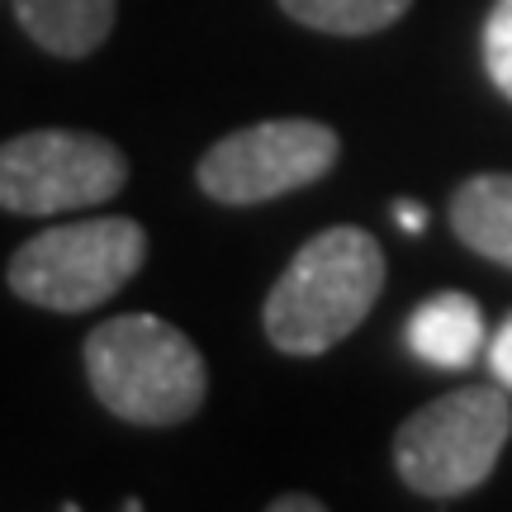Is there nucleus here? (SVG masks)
<instances>
[{"label":"nucleus","instance_id":"nucleus-8","mask_svg":"<svg viewBox=\"0 0 512 512\" xmlns=\"http://www.w3.org/2000/svg\"><path fill=\"white\" fill-rule=\"evenodd\" d=\"M119 0H15L19 29L53 57L95 53L114 29Z\"/></svg>","mask_w":512,"mask_h":512},{"label":"nucleus","instance_id":"nucleus-14","mask_svg":"<svg viewBox=\"0 0 512 512\" xmlns=\"http://www.w3.org/2000/svg\"><path fill=\"white\" fill-rule=\"evenodd\" d=\"M271 512H323V498H304V494H285L275 498Z\"/></svg>","mask_w":512,"mask_h":512},{"label":"nucleus","instance_id":"nucleus-13","mask_svg":"<svg viewBox=\"0 0 512 512\" xmlns=\"http://www.w3.org/2000/svg\"><path fill=\"white\" fill-rule=\"evenodd\" d=\"M394 219H399L403 233H422V228H427V214H422V204H394Z\"/></svg>","mask_w":512,"mask_h":512},{"label":"nucleus","instance_id":"nucleus-4","mask_svg":"<svg viewBox=\"0 0 512 512\" xmlns=\"http://www.w3.org/2000/svg\"><path fill=\"white\" fill-rule=\"evenodd\" d=\"M147 256V233L133 219H81L38 233L10 256V290L53 313H86L119 294Z\"/></svg>","mask_w":512,"mask_h":512},{"label":"nucleus","instance_id":"nucleus-9","mask_svg":"<svg viewBox=\"0 0 512 512\" xmlns=\"http://www.w3.org/2000/svg\"><path fill=\"white\" fill-rule=\"evenodd\" d=\"M451 228L484 261L512 266V176H470L451 200Z\"/></svg>","mask_w":512,"mask_h":512},{"label":"nucleus","instance_id":"nucleus-5","mask_svg":"<svg viewBox=\"0 0 512 512\" xmlns=\"http://www.w3.org/2000/svg\"><path fill=\"white\" fill-rule=\"evenodd\" d=\"M128 181L124 152L110 138L72 128H34L0 143V209L24 219L72 214L114 200Z\"/></svg>","mask_w":512,"mask_h":512},{"label":"nucleus","instance_id":"nucleus-11","mask_svg":"<svg viewBox=\"0 0 512 512\" xmlns=\"http://www.w3.org/2000/svg\"><path fill=\"white\" fill-rule=\"evenodd\" d=\"M484 67L489 81L512 100V0H494L484 19Z\"/></svg>","mask_w":512,"mask_h":512},{"label":"nucleus","instance_id":"nucleus-1","mask_svg":"<svg viewBox=\"0 0 512 512\" xmlns=\"http://www.w3.org/2000/svg\"><path fill=\"white\" fill-rule=\"evenodd\" d=\"M384 290V252L366 228L309 238L266 294V337L285 356H323L366 323Z\"/></svg>","mask_w":512,"mask_h":512},{"label":"nucleus","instance_id":"nucleus-6","mask_svg":"<svg viewBox=\"0 0 512 512\" xmlns=\"http://www.w3.org/2000/svg\"><path fill=\"white\" fill-rule=\"evenodd\" d=\"M337 133L318 119H266L238 128L200 157V190L219 204H261L323 181L337 166Z\"/></svg>","mask_w":512,"mask_h":512},{"label":"nucleus","instance_id":"nucleus-7","mask_svg":"<svg viewBox=\"0 0 512 512\" xmlns=\"http://www.w3.org/2000/svg\"><path fill=\"white\" fill-rule=\"evenodd\" d=\"M403 342L408 351L427 361L437 370H470L479 361V351L489 347L484 337V313L470 294L460 290H446V294H432L422 299L408 328H403Z\"/></svg>","mask_w":512,"mask_h":512},{"label":"nucleus","instance_id":"nucleus-12","mask_svg":"<svg viewBox=\"0 0 512 512\" xmlns=\"http://www.w3.org/2000/svg\"><path fill=\"white\" fill-rule=\"evenodd\" d=\"M489 370H494V380L503 389H512V313L503 318V328L494 332V342H489Z\"/></svg>","mask_w":512,"mask_h":512},{"label":"nucleus","instance_id":"nucleus-10","mask_svg":"<svg viewBox=\"0 0 512 512\" xmlns=\"http://www.w3.org/2000/svg\"><path fill=\"white\" fill-rule=\"evenodd\" d=\"M413 0H280V10L323 34H380Z\"/></svg>","mask_w":512,"mask_h":512},{"label":"nucleus","instance_id":"nucleus-2","mask_svg":"<svg viewBox=\"0 0 512 512\" xmlns=\"http://www.w3.org/2000/svg\"><path fill=\"white\" fill-rule=\"evenodd\" d=\"M86 380L114 418L171 427L200 413L209 370L181 328L152 313H119L86 337Z\"/></svg>","mask_w":512,"mask_h":512},{"label":"nucleus","instance_id":"nucleus-3","mask_svg":"<svg viewBox=\"0 0 512 512\" xmlns=\"http://www.w3.org/2000/svg\"><path fill=\"white\" fill-rule=\"evenodd\" d=\"M512 408L503 384H465L418 408L394 437V465L413 494L456 498L494 475L508 446Z\"/></svg>","mask_w":512,"mask_h":512}]
</instances>
